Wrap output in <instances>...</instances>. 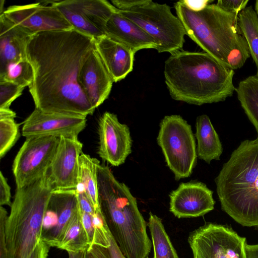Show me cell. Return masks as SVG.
<instances>
[{"mask_svg": "<svg viewBox=\"0 0 258 258\" xmlns=\"http://www.w3.org/2000/svg\"><path fill=\"white\" fill-rule=\"evenodd\" d=\"M83 144L78 136L60 137L49 173L54 190L78 189L80 185L79 158Z\"/></svg>", "mask_w": 258, "mask_h": 258, "instance_id": "cell-14", "label": "cell"}, {"mask_svg": "<svg viewBox=\"0 0 258 258\" xmlns=\"http://www.w3.org/2000/svg\"><path fill=\"white\" fill-rule=\"evenodd\" d=\"M11 187L3 173L0 172V205L11 206Z\"/></svg>", "mask_w": 258, "mask_h": 258, "instance_id": "cell-34", "label": "cell"}, {"mask_svg": "<svg viewBox=\"0 0 258 258\" xmlns=\"http://www.w3.org/2000/svg\"><path fill=\"white\" fill-rule=\"evenodd\" d=\"M98 194L101 212L125 258L148 257L152 243L136 199L104 164L98 167Z\"/></svg>", "mask_w": 258, "mask_h": 258, "instance_id": "cell-4", "label": "cell"}, {"mask_svg": "<svg viewBox=\"0 0 258 258\" xmlns=\"http://www.w3.org/2000/svg\"><path fill=\"white\" fill-rule=\"evenodd\" d=\"M147 225L151 236L153 258H179L165 229L162 219L150 212Z\"/></svg>", "mask_w": 258, "mask_h": 258, "instance_id": "cell-25", "label": "cell"}, {"mask_svg": "<svg viewBox=\"0 0 258 258\" xmlns=\"http://www.w3.org/2000/svg\"><path fill=\"white\" fill-rule=\"evenodd\" d=\"M32 36L0 15V71L10 62L26 59L27 45Z\"/></svg>", "mask_w": 258, "mask_h": 258, "instance_id": "cell-20", "label": "cell"}, {"mask_svg": "<svg viewBox=\"0 0 258 258\" xmlns=\"http://www.w3.org/2000/svg\"><path fill=\"white\" fill-rule=\"evenodd\" d=\"M213 193L201 182L181 183L169 194V210L178 218L203 216L214 209Z\"/></svg>", "mask_w": 258, "mask_h": 258, "instance_id": "cell-15", "label": "cell"}, {"mask_svg": "<svg viewBox=\"0 0 258 258\" xmlns=\"http://www.w3.org/2000/svg\"><path fill=\"white\" fill-rule=\"evenodd\" d=\"M84 258H93L92 255L87 251H85Z\"/></svg>", "mask_w": 258, "mask_h": 258, "instance_id": "cell-42", "label": "cell"}, {"mask_svg": "<svg viewBox=\"0 0 258 258\" xmlns=\"http://www.w3.org/2000/svg\"><path fill=\"white\" fill-rule=\"evenodd\" d=\"M53 186L49 171L22 188H16L5 224L9 258H28L41 240Z\"/></svg>", "mask_w": 258, "mask_h": 258, "instance_id": "cell-6", "label": "cell"}, {"mask_svg": "<svg viewBox=\"0 0 258 258\" xmlns=\"http://www.w3.org/2000/svg\"><path fill=\"white\" fill-rule=\"evenodd\" d=\"M111 3L121 15L153 38L158 52L172 53L182 48L185 30L167 4L152 0H112Z\"/></svg>", "mask_w": 258, "mask_h": 258, "instance_id": "cell-7", "label": "cell"}, {"mask_svg": "<svg viewBox=\"0 0 258 258\" xmlns=\"http://www.w3.org/2000/svg\"><path fill=\"white\" fill-rule=\"evenodd\" d=\"M81 218L82 223L87 233L91 247L93 243L95 234L92 215L81 211Z\"/></svg>", "mask_w": 258, "mask_h": 258, "instance_id": "cell-35", "label": "cell"}, {"mask_svg": "<svg viewBox=\"0 0 258 258\" xmlns=\"http://www.w3.org/2000/svg\"><path fill=\"white\" fill-rule=\"evenodd\" d=\"M7 210L3 207H0V258H9L7 248L5 224L8 218Z\"/></svg>", "mask_w": 258, "mask_h": 258, "instance_id": "cell-32", "label": "cell"}, {"mask_svg": "<svg viewBox=\"0 0 258 258\" xmlns=\"http://www.w3.org/2000/svg\"><path fill=\"white\" fill-rule=\"evenodd\" d=\"M86 121V117L82 115L47 113L35 108L24 121L22 133L26 138L78 136Z\"/></svg>", "mask_w": 258, "mask_h": 258, "instance_id": "cell-13", "label": "cell"}, {"mask_svg": "<svg viewBox=\"0 0 258 258\" xmlns=\"http://www.w3.org/2000/svg\"><path fill=\"white\" fill-rule=\"evenodd\" d=\"M16 117V113L10 108L0 109V119L15 118Z\"/></svg>", "mask_w": 258, "mask_h": 258, "instance_id": "cell-40", "label": "cell"}, {"mask_svg": "<svg viewBox=\"0 0 258 258\" xmlns=\"http://www.w3.org/2000/svg\"><path fill=\"white\" fill-rule=\"evenodd\" d=\"M95 39L74 29L33 35L26 47L34 79L29 86L35 108L47 113L87 116L95 109L79 83L80 70Z\"/></svg>", "mask_w": 258, "mask_h": 258, "instance_id": "cell-1", "label": "cell"}, {"mask_svg": "<svg viewBox=\"0 0 258 258\" xmlns=\"http://www.w3.org/2000/svg\"><path fill=\"white\" fill-rule=\"evenodd\" d=\"M235 92L241 106L254 126L258 137V72L241 81Z\"/></svg>", "mask_w": 258, "mask_h": 258, "instance_id": "cell-24", "label": "cell"}, {"mask_svg": "<svg viewBox=\"0 0 258 258\" xmlns=\"http://www.w3.org/2000/svg\"><path fill=\"white\" fill-rule=\"evenodd\" d=\"M248 2V0H219L216 4L227 11L239 14Z\"/></svg>", "mask_w": 258, "mask_h": 258, "instance_id": "cell-33", "label": "cell"}, {"mask_svg": "<svg viewBox=\"0 0 258 258\" xmlns=\"http://www.w3.org/2000/svg\"><path fill=\"white\" fill-rule=\"evenodd\" d=\"M90 244L81 218V210L74 216L57 248L67 252H85Z\"/></svg>", "mask_w": 258, "mask_h": 258, "instance_id": "cell-26", "label": "cell"}, {"mask_svg": "<svg viewBox=\"0 0 258 258\" xmlns=\"http://www.w3.org/2000/svg\"><path fill=\"white\" fill-rule=\"evenodd\" d=\"M94 39L96 48L113 82L124 79L133 69L135 53L105 35Z\"/></svg>", "mask_w": 258, "mask_h": 258, "instance_id": "cell-19", "label": "cell"}, {"mask_svg": "<svg viewBox=\"0 0 258 258\" xmlns=\"http://www.w3.org/2000/svg\"><path fill=\"white\" fill-rule=\"evenodd\" d=\"M85 252H68L69 258H84Z\"/></svg>", "mask_w": 258, "mask_h": 258, "instance_id": "cell-41", "label": "cell"}, {"mask_svg": "<svg viewBox=\"0 0 258 258\" xmlns=\"http://www.w3.org/2000/svg\"><path fill=\"white\" fill-rule=\"evenodd\" d=\"M108 246L92 245L88 250L93 258H125L109 231Z\"/></svg>", "mask_w": 258, "mask_h": 258, "instance_id": "cell-30", "label": "cell"}, {"mask_svg": "<svg viewBox=\"0 0 258 258\" xmlns=\"http://www.w3.org/2000/svg\"><path fill=\"white\" fill-rule=\"evenodd\" d=\"M215 182L222 210L241 225L258 228V137L240 143Z\"/></svg>", "mask_w": 258, "mask_h": 258, "instance_id": "cell-5", "label": "cell"}, {"mask_svg": "<svg viewBox=\"0 0 258 258\" xmlns=\"http://www.w3.org/2000/svg\"><path fill=\"white\" fill-rule=\"evenodd\" d=\"M24 88L11 82L0 81V109L10 108L12 102L21 95Z\"/></svg>", "mask_w": 258, "mask_h": 258, "instance_id": "cell-31", "label": "cell"}, {"mask_svg": "<svg viewBox=\"0 0 258 258\" xmlns=\"http://www.w3.org/2000/svg\"><path fill=\"white\" fill-rule=\"evenodd\" d=\"M254 10L258 15V0L256 1L254 4Z\"/></svg>", "mask_w": 258, "mask_h": 258, "instance_id": "cell-43", "label": "cell"}, {"mask_svg": "<svg viewBox=\"0 0 258 258\" xmlns=\"http://www.w3.org/2000/svg\"><path fill=\"white\" fill-rule=\"evenodd\" d=\"M213 1L211 0H182L179 2L187 7L189 10L198 12L204 9L209 4H210Z\"/></svg>", "mask_w": 258, "mask_h": 258, "instance_id": "cell-37", "label": "cell"}, {"mask_svg": "<svg viewBox=\"0 0 258 258\" xmlns=\"http://www.w3.org/2000/svg\"><path fill=\"white\" fill-rule=\"evenodd\" d=\"M78 199L81 211L91 215L95 214L96 212L94 208L84 191L80 188L78 189Z\"/></svg>", "mask_w": 258, "mask_h": 258, "instance_id": "cell-36", "label": "cell"}, {"mask_svg": "<svg viewBox=\"0 0 258 258\" xmlns=\"http://www.w3.org/2000/svg\"><path fill=\"white\" fill-rule=\"evenodd\" d=\"M50 248L47 243L41 240L28 258H47Z\"/></svg>", "mask_w": 258, "mask_h": 258, "instance_id": "cell-38", "label": "cell"}, {"mask_svg": "<svg viewBox=\"0 0 258 258\" xmlns=\"http://www.w3.org/2000/svg\"><path fill=\"white\" fill-rule=\"evenodd\" d=\"M100 164L98 159L89 155L82 153L80 156L79 186L91 201L96 213L101 212L98 194V167Z\"/></svg>", "mask_w": 258, "mask_h": 258, "instance_id": "cell-23", "label": "cell"}, {"mask_svg": "<svg viewBox=\"0 0 258 258\" xmlns=\"http://www.w3.org/2000/svg\"><path fill=\"white\" fill-rule=\"evenodd\" d=\"M196 127L198 157L208 164L213 160H219L222 145L209 117L206 114L198 116Z\"/></svg>", "mask_w": 258, "mask_h": 258, "instance_id": "cell-21", "label": "cell"}, {"mask_svg": "<svg viewBox=\"0 0 258 258\" xmlns=\"http://www.w3.org/2000/svg\"><path fill=\"white\" fill-rule=\"evenodd\" d=\"M246 252L247 258H258V244L246 245Z\"/></svg>", "mask_w": 258, "mask_h": 258, "instance_id": "cell-39", "label": "cell"}, {"mask_svg": "<svg viewBox=\"0 0 258 258\" xmlns=\"http://www.w3.org/2000/svg\"><path fill=\"white\" fill-rule=\"evenodd\" d=\"M4 14L11 21L28 34H36L73 29L55 6L39 2L26 5L9 7Z\"/></svg>", "mask_w": 258, "mask_h": 258, "instance_id": "cell-11", "label": "cell"}, {"mask_svg": "<svg viewBox=\"0 0 258 258\" xmlns=\"http://www.w3.org/2000/svg\"><path fill=\"white\" fill-rule=\"evenodd\" d=\"M60 137L26 138L13 164L17 188H22L38 180L50 168Z\"/></svg>", "mask_w": 258, "mask_h": 258, "instance_id": "cell-10", "label": "cell"}, {"mask_svg": "<svg viewBox=\"0 0 258 258\" xmlns=\"http://www.w3.org/2000/svg\"><path fill=\"white\" fill-rule=\"evenodd\" d=\"M174 8L185 34L223 65L237 70L250 57L239 26L238 14L214 4L195 12L178 1Z\"/></svg>", "mask_w": 258, "mask_h": 258, "instance_id": "cell-3", "label": "cell"}, {"mask_svg": "<svg viewBox=\"0 0 258 258\" xmlns=\"http://www.w3.org/2000/svg\"><path fill=\"white\" fill-rule=\"evenodd\" d=\"M165 62V82L171 98L190 104L224 101L236 90L234 71L205 52L182 49Z\"/></svg>", "mask_w": 258, "mask_h": 258, "instance_id": "cell-2", "label": "cell"}, {"mask_svg": "<svg viewBox=\"0 0 258 258\" xmlns=\"http://www.w3.org/2000/svg\"><path fill=\"white\" fill-rule=\"evenodd\" d=\"M165 161L175 179L189 177L197 162V151L191 126L179 115L165 116L157 138Z\"/></svg>", "mask_w": 258, "mask_h": 258, "instance_id": "cell-8", "label": "cell"}, {"mask_svg": "<svg viewBox=\"0 0 258 258\" xmlns=\"http://www.w3.org/2000/svg\"><path fill=\"white\" fill-rule=\"evenodd\" d=\"M78 193V189L52 191L48 209L53 214L54 223L41 237L50 247H57L74 216L80 210Z\"/></svg>", "mask_w": 258, "mask_h": 258, "instance_id": "cell-17", "label": "cell"}, {"mask_svg": "<svg viewBox=\"0 0 258 258\" xmlns=\"http://www.w3.org/2000/svg\"><path fill=\"white\" fill-rule=\"evenodd\" d=\"M79 83L87 99L95 109L108 97L113 80L95 48L82 66Z\"/></svg>", "mask_w": 258, "mask_h": 258, "instance_id": "cell-16", "label": "cell"}, {"mask_svg": "<svg viewBox=\"0 0 258 258\" xmlns=\"http://www.w3.org/2000/svg\"><path fill=\"white\" fill-rule=\"evenodd\" d=\"M61 2L78 12L87 22L104 33L107 22L117 10L105 0H64Z\"/></svg>", "mask_w": 258, "mask_h": 258, "instance_id": "cell-22", "label": "cell"}, {"mask_svg": "<svg viewBox=\"0 0 258 258\" xmlns=\"http://www.w3.org/2000/svg\"><path fill=\"white\" fill-rule=\"evenodd\" d=\"M238 24L258 70V15L252 6L239 13Z\"/></svg>", "mask_w": 258, "mask_h": 258, "instance_id": "cell-27", "label": "cell"}, {"mask_svg": "<svg viewBox=\"0 0 258 258\" xmlns=\"http://www.w3.org/2000/svg\"><path fill=\"white\" fill-rule=\"evenodd\" d=\"M147 258H149V257H147Z\"/></svg>", "mask_w": 258, "mask_h": 258, "instance_id": "cell-44", "label": "cell"}, {"mask_svg": "<svg viewBox=\"0 0 258 258\" xmlns=\"http://www.w3.org/2000/svg\"><path fill=\"white\" fill-rule=\"evenodd\" d=\"M104 32L106 36L125 45L135 53L141 49L157 48L151 36L117 9L107 22Z\"/></svg>", "mask_w": 258, "mask_h": 258, "instance_id": "cell-18", "label": "cell"}, {"mask_svg": "<svg viewBox=\"0 0 258 258\" xmlns=\"http://www.w3.org/2000/svg\"><path fill=\"white\" fill-rule=\"evenodd\" d=\"M34 72L27 59L9 62L0 71V81L13 83L25 88L33 82Z\"/></svg>", "mask_w": 258, "mask_h": 258, "instance_id": "cell-28", "label": "cell"}, {"mask_svg": "<svg viewBox=\"0 0 258 258\" xmlns=\"http://www.w3.org/2000/svg\"><path fill=\"white\" fill-rule=\"evenodd\" d=\"M20 124L14 118L0 119V157L2 158L20 137Z\"/></svg>", "mask_w": 258, "mask_h": 258, "instance_id": "cell-29", "label": "cell"}, {"mask_svg": "<svg viewBox=\"0 0 258 258\" xmlns=\"http://www.w3.org/2000/svg\"><path fill=\"white\" fill-rule=\"evenodd\" d=\"M98 134L99 156L114 166L124 163L132 153V140L128 126L121 123L116 114L105 112L99 120Z\"/></svg>", "mask_w": 258, "mask_h": 258, "instance_id": "cell-12", "label": "cell"}, {"mask_svg": "<svg viewBox=\"0 0 258 258\" xmlns=\"http://www.w3.org/2000/svg\"><path fill=\"white\" fill-rule=\"evenodd\" d=\"M188 242L194 258H247L246 238L227 225L206 223L190 233Z\"/></svg>", "mask_w": 258, "mask_h": 258, "instance_id": "cell-9", "label": "cell"}]
</instances>
